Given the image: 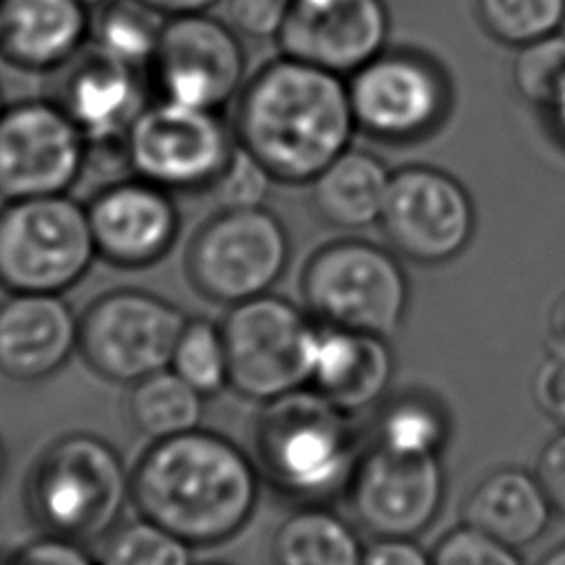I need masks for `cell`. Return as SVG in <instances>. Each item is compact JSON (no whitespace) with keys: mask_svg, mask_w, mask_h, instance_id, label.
<instances>
[{"mask_svg":"<svg viewBox=\"0 0 565 565\" xmlns=\"http://www.w3.org/2000/svg\"><path fill=\"white\" fill-rule=\"evenodd\" d=\"M260 499L254 457L212 428L148 441L130 466V505L192 550L230 543Z\"/></svg>","mask_w":565,"mask_h":565,"instance_id":"obj_1","label":"cell"},{"mask_svg":"<svg viewBox=\"0 0 565 565\" xmlns=\"http://www.w3.org/2000/svg\"><path fill=\"white\" fill-rule=\"evenodd\" d=\"M230 124L238 148L289 185L311 183L358 130L347 82L285 55L245 79Z\"/></svg>","mask_w":565,"mask_h":565,"instance_id":"obj_2","label":"cell"},{"mask_svg":"<svg viewBox=\"0 0 565 565\" xmlns=\"http://www.w3.org/2000/svg\"><path fill=\"white\" fill-rule=\"evenodd\" d=\"M22 499L40 532L90 547L121 523L130 505V468L110 439L66 430L33 457Z\"/></svg>","mask_w":565,"mask_h":565,"instance_id":"obj_3","label":"cell"},{"mask_svg":"<svg viewBox=\"0 0 565 565\" xmlns=\"http://www.w3.org/2000/svg\"><path fill=\"white\" fill-rule=\"evenodd\" d=\"M252 446L260 477L300 503H324L347 490L360 457L353 415L309 386L260 404Z\"/></svg>","mask_w":565,"mask_h":565,"instance_id":"obj_4","label":"cell"},{"mask_svg":"<svg viewBox=\"0 0 565 565\" xmlns=\"http://www.w3.org/2000/svg\"><path fill=\"white\" fill-rule=\"evenodd\" d=\"M97 260L84 203L71 194L0 201V289L64 296Z\"/></svg>","mask_w":565,"mask_h":565,"instance_id":"obj_5","label":"cell"},{"mask_svg":"<svg viewBox=\"0 0 565 565\" xmlns=\"http://www.w3.org/2000/svg\"><path fill=\"white\" fill-rule=\"evenodd\" d=\"M300 291L316 322L382 338L402 327L411 298L399 260L358 238L320 247L302 269Z\"/></svg>","mask_w":565,"mask_h":565,"instance_id":"obj_6","label":"cell"},{"mask_svg":"<svg viewBox=\"0 0 565 565\" xmlns=\"http://www.w3.org/2000/svg\"><path fill=\"white\" fill-rule=\"evenodd\" d=\"M238 143L218 110L154 97L130 121L124 157L130 174L172 194H210Z\"/></svg>","mask_w":565,"mask_h":565,"instance_id":"obj_7","label":"cell"},{"mask_svg":"<svg viewBox=\"0 0 565 565\" xmlns=\"http://www.w3.org/2000/svg\"><path fill=\"white\" fill-rule=\"evenodd\" d=\"M289 254V232L271 210H216L190 236L183 271L203 300L232 307L269 294Z\"/></svg>","mask_w":565,"mask_h":565,"instance_id":"obj_8","label":"cell"},{"mask_svg":"<svg viewBox=\"0 0 565 565\" xmlns=\"http://www.w3.org/2000/svg\"><path fill=\"white\" fill-rule=\"evenodd\" d=\"M188 313L170 298L143 287H113L79 313L77 355L108 384L132 382L170 366Z\"/></svg>","mask_w":565,"mask_h":565,"instance_id":"obj_9","label":"cell"},{"mask_svg":"<svg viewBox=\"0 0 565 565\" xmlns=\"http://www.w3.org/2000/svg\"><path fill=\"white\" fill-rule=\"evenodd\" d=\"M218 324L238 397L265 404L307 386L316 320L291 300L263 294L227 307Z\"/></svg>","mask_w":565,"mask_h":565,"instance_id":"obj_10","label":"cell"},{"mask_svg":"<svg viewBox=\"0 0 565 565\" xmlns=\"http://www.w3.org/2000/svg\"><path fill=\"white\" fill-rule=\"evenodd\" d=\"M355 128L377 141L411 143L448 117L452 90L446 71L408 49L382 51L347 79Z\"/></svg>","mask_w":565,"mask_h":565,"instance_id":"obj_11","label":"cell"},{"mask_svg":"<svg viewBox=\"0 0 565 565\" xmlns=\"http://www.w3.org/2000/svg\"><path fill=\"white\" fill-rule=\"evenodd\" d=\"M90 163V146L53 97L7 104L0 115V201L68 194Z\"/></svg>","mask_w":565,"mask_h":565,"instance_id":"obj_12","label":"cell"},{"mask_svg":"<svg viewBox=\"0 0 565 565\" xmlns=\"http://www.w3.org/2000/svg\"><path fill=\"white\" fill-rule=\"evenodd\" d=\"M245 71L241 35L207 11L166 18L146 77L157 97L218 110L236 99Z\"/></svg>","mask_w":565,"mask_h":565,"instance_id":"obj_13","label":"cell"},{"mask_svg":"<svg viewBox=\"0 0 565 565\" xmlns=\"http://www.w3.org/2000/svg\"><path fill=\"white\" fill-rule=\"evenodd\" d=\"M377 225L404 258L441 265L468 247L475 205L452 174L433 166H404L391 174Z\"/></svg>","mask_w":565,"mask_h":565,"instance_id":"obj_14","label":"cell"},{"mask_svg":"<svg viewBox=\"0 0 565 565\" xmlns=\"http://www.w3.org/2000/svg\"><path fill=\"white\" fill-rule=\"evenodd\" d=\"M358 523L377 539H415L441 512V457L402 455L380 444L360 452L347 488Z\"/></svg>","mask_w":565,"mask_h":565,"instance_id":"obj_15","label":"cell"},{"mask_svg":"<svg viewBox=\"0 0 565 565\" xmlns=\"http://www.w3.org/2000/svg\"><path fill=\"white\" fill-rule=\"evenodd\" d=\"M97 258L115 269L139 271L166 260L183 230L172 192L141 179L119 177L84 203Z\"/></svg>","mask_w":565,"mask_h":565,"instance_id":"obj_16","label":"cell"},{"mask_svg":"<svg viewBox=\"0 0 565 565\" xmlns=\"http://www.w3.org/2000/svg\"><path fill=\"white\" fill-rule=\"evenodd\" d=\"M53 97L84 132L90 157L110 152L124 157V137L148 102L143 97V73L110 57L93 42L57 71Z\"/></svg>","mask_w":565,"mask_h":565,"instance_id":"obj_17","label":"cell"},{"mask_svg":"<svg viewBox=\"0 0 565 565\" xmlns=\"http://www.w3.org/2000/svg\"><path fill=\"white\" fill-rule=\"evenodd\" d=\"M388 26L384 0H329L320 7L294 0L276 44L285 57L342 77L384 51Z\"/></svg>","mask_w":565,"mask_h":565,"instance_id":"obj_18","label":"cell"},{"mask_svg":"<svg viewBox=\"0 0 565 565\" xmlns=\"http://www.w3.org/2000/svg\"><path fill=\"white\" fill-rule=\"evenodd\" d=\"M79 313L51 294H7L0 300V375L38 384L77 353Z\"/></svg>","mask_w":565,"mask_h":565,"instance_id":"obj_19","label":"cell"},{"mask_svg":"<svg viewBox=\"0 0 565 565\" xmlns=\"http://www.w3.org/2000/svg\"><path fill=\"white\" fill-rule=\"evenodd\" d=\"M93 33V9L82 0H0V60L22 73L55 75Z\"/></svg>","mask_w":565,"mask_h":565,"instance_id":"obj_20","label":"cell"},{"mask_svg":"<svg viewBox=\"0 0 565 565\" xmlns=\"http://www.w3.org/2000/svg\"><path fill=\"white\" fill-rule=\"evenodd\" d=\"M395 375L388 338L316 322L307 386L355 415L377 404Z\"/></svg>","mask_w":565,"mask_h":565,"instance_id":"obj_21","label":"cell"},{"mask_svg":"<svg viewBox=\"0 0 565 565\" xmlns=\"http://www.w3.org/2000/svg\"><path fill=\"white\" fill-rule=\"evenodd\" d=\"M552 512L536 475L505 466L488 472L470 490L461 505V523L519 550L543 536Z\"/></svg>","mask_w":565,"mask_h":565,"instance_id":"obj_22","label":"cell"},{"mask_svg":"<svg viewBox=\"0 0 565 565\" xmlns=\"http://www.w3.org/2000/svg\"><path fill=\"white\" fill-rule=\"evenodd\" d=\"M391 170L366 150L347 148L309 185L318 218L340 230H362L380 223Z\"/></svg>","mask_w":565,"mask_h":565,"instance_id":"obj_23","label":"cell"},{"mask_svg":"<svg viewBox=\"0 0 565 565\" xmlns=\"http://www.w3.org/2000/svg\"><path fill=\"white\" fill-rule=\"evenodd\" d=\"M364 547L355 530L322 503H302L271 534V565H360Z\"/></svg>","mask_w":565,"mask_h":565,"instance_id":"obj_24","label":"cell"},{"mask_svg":"<svg viewBox=\"0 0 565 565\" xmlns=\"http://www.w3.org/2000/svg\"><path fill=\"white\" fill-rule=\"evenodd\" d=\"M124 408L135 433L154 441L199 428L205 397L166 366L132 382Z\"/></svg>","mask_w":565,"mask_h":565,"instance_id":"obj_25","label":"cell"},{"mask_svg":"<svg viewBox=\"0 0 565 565\" xmlns=\"http://www.w3.org/2000/svg\"><path fill=\"white\" fill-rule=\"evenodd\" d=\"M163 24L166 18L141 0H110L93 11L90 42L110 57L146 75Z\"/></svg>","mask_w":565,"mask_h":565,"instance_id":"obj_26","label":"cell"},{"mask_svg":"<svg viewBox=\"0 0 565 565\" xmlns=\"http://www.w3.org/2000/svg\"><path fill=\"white\" fill-rule=\"evenodd\" d=\"M448 437V413L426 393H404L391 399L375 426V444L402 455L441 457Z\"/></svg>","mask_w":565,"mask_h":565,"instance_id":"obj_27","label":"cell"},{"mask_svg":"<svg viewBox=\"0 0 565 565\" xmlns=\"http://www.w3.org/2000/svg\"><path fill=\"white\" fill-rule=\"evenodd\" d=\"M170 369L205 399L230 388L227 351L221 324L210 318L188 316L177 338Z\"/></svg>","mask_w":565,"mask_h":565,"instance_id":"obj_28","label":"cell"},{"mask_svg":"<svg viewBox=\"0 0 565 565\" xmlns=\"http://www.w3.org/2000/svg\"><path fill=\"white\" fill-rule=\"evenodd\" d=\"M477 18L497 42L519 49L563 29L565 0H477Z\"/></svg>","mask_w":565,"mask_h":565,"instance_id":"obj_29","label":"cell"},{"mask_svg":"<svg viewBox=\"0 0 565 565\" xmlns=\"http://www.w3.org/2000/svg\"><path fill=\"white\" fill-rule=\"evenodd\" d=\"M97 565H194L192 547L148 519L119 523L104 541Z\"/></svg>","mask_w":565,"mask_h":565,"instance_id":"obj_30","label":"cell"},{"mask_svg":"<svg viewBox=\"0 0 565 565\" xmlns=\"http://www.w3.org/2000/svg\"><path fill=\"white\" fill-rule=\"evenodd\" d=\"M512 82L523 102L547 113L565 90V33L519 46Z\"/></svg>","mask_w":565,"mask_h":565,"instance_id":"obj_31","label":"cell"},{"mask_svg":"<svg viewBox=\"0 0 565 565\" xmlns=\"http://www.w3.org/2000/svg\"><path fill=\"white\" fill-rule=\"evenodd\" d=\"M274 183V177L249 152L236 148L232 161L210 190V196L218 210L265 207Z\"/></svg>","mask_w":565,"mask_h":565,"instance_id":"obj_32","label":"cell"},{"mask_svg":"<svg viewBox=\"0 0 565 565\" xmlns=\"http://www.w3.org/2000/svg\"><path fill=\"white\" fill-rule=\"evenodd\" d=\"M433 565H523L516 550L461 523L448 530L430 552Z\"/></svg>","mask_w":565,"mask_h":565,"instance_id":"obj_33","label":"cell"},{"mask_svg":"<svg viewBox=\"0 0 565 565\" xmlns=\"http://www.w3.org/2000/svg\"><path fill=\"white\" fill-rule=\"evenodd\" d=\"M294 0H225V22L245 38L269 40L280 33Z\"/></svg>","mask_w":565,"mask_h":565,"instance_id":"obj_34","label":"cell"},{"mask_svg":"<svg viewBox=\"0 0 565 565\" xmlns=\"http://www.w3.org/2000/svg\"><path fill=\"white\" fill-rule=\"evenodd\" d=\"M13 550L22 565H97L88 545L44 532Z\"/></svg>","mask_w":565,"mask_h":565,"instance_id":"obj_35","label":"cell"},{"mask_svg":"<svg viewBox=\"0 0 565 565\" xmlns=\"http://www.w3.org/2000/svg\"><path fill=\"white\" fill-rule=\"evenodd\" d=\"M532 395L541 413L565 430V353H547L534 373Z\"/></svg>","mask_w":565,"mask_h":565,"instance_id":"obj_36","label":"cell"},{"mask_svg":"<svg viewBox=\"0 0 565 565\" xmlns=\"http://www.w3.org/2000/svg\"><path fill=\"white\" fill-rule=\"evenodd\" d=\"M534 475L552 510L565 516V430L545 441L536 457Z\"/></svg>","mask_w":565,"mask_h":565,"instance_id":"obj_37","label":"cell"},{"mask_svg":"<svg viewBox=\"0 0 565 565\" xmlns=\"http://www.w3.org/2000/svg\"><path fill=\"white\" fill-rule=\"evenodd\" d=\"M360 565H433L413 539H377L364 547Z\"/></svg>","mask_w":565,"mask_h":565,"instance_id":"obj_38","label":"cell"},{"mask_svg":"<svg viewBox=\"0 0 565 565\" xmlns=\"http://www.w3.org/2000/svg\"><path fill=\"white\" fill-rule=\"evenodd\" d=\"M163 18H179V15H192V13H207L212 11L221 0H141Z\"/></svg>","mask_w":565,"mask_h":565,"instance_id":"obj_39","label":"cell"},{"mask_svg":"<svg viewBox=\"0 0 565 565\" xmlns=\"http://www.w3.org/2000/svg\"><path fill=\"white\" fill-rule=\"evenodd\" d=\"M545 338L547 353H565V294L550 309Z\"/></svg>","mask_w":565,"mask_h":565,"instance_id":"obj_40","label":"cell"},{"mask_svg":"<svg viewBox=\"0 0 565 565\" xmlns=\"http://www.w3.org/2000/svg\"><path fill=\"white\" fill-rule=\"evenodd\" d=\"M545 115L550 117L554 132H556L561 139H565V90L561 93V97L552 104V108H550Z\"/></svg>","mask_w":565,"mask_h":565,"instance_id":"obj_41","label":"cell"},{"mask_svg":"<svg viewBox=\"0 0 565 565\" xmlns=\"http://www.w3.org/2000/svg\"><path fill=\"white\" fill-rule=\"evenodd\" d=\"M536 565H565V543L552 547Z\"/></svg>","mask_w":565,"mask_h":565,"instance_id":"obj_42","label":"cell"},{"mask_svg":"<svg viewBox=\"0 0 565 565\" xmlns=\"http://www.w3.org/2000/svg\"><path fill=\"white\" fill-rule=\"evenodd\" d=\"M7 468H9V455H7V446H4V439L0 435V486L7 477Z\"/></svg>","mask_w":565,"mask_h":565,"instance_id":"obj_43","label":"cell"},{"mask_svg":"<svg viewBox=\"0 0 565 565\" xmlns=\"http://www.w3.org/2000/svg\"><path fill=\"white\" fill-rule=\"evenodd\" d=\"M0 565H22L15 550H0Z\"/></svg>","mask_w":565,"mask_h":565,"instance_id":"obj_44","label":"cell"},{"mask_svg":"<svg viewBox=\"0 0 565 565\" xmlns=\"http://www.w3.org/2000/svg\"><path fill=\"white\" fill-rule=\"evenodd\" d=\"M88 9H99V7H104L106 2H110V0H82Z\"/></svg>","mask_w":565,"mask_h":565,"instance_id":"obj_45","label":"cell"},{"mask_svg":"<svg viewBox=\"0 0 565 565\" xmlns=\"http://www.w3.org/2000/svg\"><path fill=\"white\" fill-rule=\"evenodd\" d=\"M4 106H7V102H4V97H2V90H0V115H2V110H4Z\"/></svg>","mask_w":565,"mask_h":565,"instance_id":"obj_46","label":"cell"},{"mask_svg":"<svg viewBox=\"0 0 565 565\" xmlns=\"http://www.w3.org/2000/svg\"><path fill=\"white\" fill-rule=\"evenodd\" d=\"M199 565H230V563H221V561H212V563H199Z\"/></svg>","mask_w":565,"mask_h":565,"instance_id":"obj_47","label":"cell"}]
</instances>
